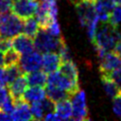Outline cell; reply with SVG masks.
<instances>
[{"mask_svg": "<svg viewBox=\"0 0 121 121\" xmlns=\"http://www.w3.org/2000/svg\"><path fill=\"white\" fill-rule=\"evenodd\" d=\"M43 119L44 120H47V121H58L60 120V118L58 117V115L55 113V112H46L43 116Z\"/></svg>", "mask_w": 121, "mask_h": 121, "instance_id": "1f68e13d", "label": "cell"}, {"mask_svg": "<svg viewBox=\"0 0 121 121\" xmlns=\"http://www.w3.org/2000/svg\"><path fill=\"white\" fill-rule=\"evenodd\" d=\"M11 48V39L9 38H0V50L6 52Z\"/></svg>", "mask_w": 121, "mask_h": 121, "instance_id": "f1b7e54d", "label": "cell"}, {"mask_svg": "<svg viewBox=\"0 0 121 121\" xmlns=\"http://www.w3.org/2000/svg\"><path fill=\"white\" fill-rule=\"evenodd\" d=\"M4 70H5V79H6V84L7 85H9L18 76H20L22 74V70L19 67L18 63L7 65Z\"/></svg>", "mask_w": 121, "mask_h": 121, "instance_id": "44dd1931", "label": "cell"}, {"mask_svg": "<svg viewBox=\"0 0 121 121\" xmlns=\"http://www.w3.org/2000/svg\"><path fill=\"white\" fill-rule=\"evenodd\" d=\"M102 83L105 93L110 98H113L117 95L120 94V88L117 86V84L111 78L109 75L102 74Z\"/></svg>", "mask_w": 121, "mask_h": 121, "instance_id": "d6986e66", "label": "cell"}, {"mask_svg": "<svg viewBox=\"0 0 121 121\" xmlns=\"http://www.w3.org/2000/svg\"><path fill=\"white\" fill-rule=\"evenodd\" d=\"M100 72L101 74H110L112 71L121 67V57L116 55L113 51L106 52L101 58Z\"/></svg>", "mask_w": 121, "mask_h": 121, "instance_id": "9c48e42d", "label": "cell"}, {"mask_svg": "<svg viewBox=\"0 0 121 121\" xmlns=\"http://www.w3.org/2000/svg\"><path fill=\"white\" fill-rule=\"evenodd\" d=\"M21 18L14 13H0V38H13L23 31Z\"/></svg>", "mask_w": 121, "mask_h": 121, "instance_id": "3957f363", "label": "cell"}, {"mask_svg": "<svg viewBox=\"0 0 121 121\" xmlns=\"http://www.w3.org/2000/svg\"><path fill=\"white\" fill-rule=\"evenodd\" d=\"M112 111L113 113L121 118V95H117L112 98Z\"/></svg>", "mask_w": 121, "mask_h": 121, "instance_id": "4316f807", "label": "cell"}, {"mask_svg": "<svg viewBox=\"0 0 121 121\" xmlns=\"http://www.w3.org/2000/svg\"><path fill=\"white\" fill-rule=\"evenodd\" d=\"M48 74L49 75L47 76L46 84L57 86L60 89L68 92L70 94V95L79 89V86L78 83H75L72 80H70L68 78H66L64 75H62L59 69L54 72L48 73Z\"/></svg>", "mask_w": 121, "mask_h": 121, "instance_id": "8992f818", "label": "cell"}, {"mask_svg": "<svg viewBox=\"0 0 121 121\" xmlns=\"http://www.w3.org/2000/svg\"><path fill=\"white\" fill-rule=\"evenodd\" d=\"M112 51H113L116 55H118L119 57H121V41H119V42L116 43V44L114 45Z\"/></svg>", "mask_w": 121, "mask_h": 121, "instance_id": "836d02e7", "label": "cell"}, {"mask_svg": "<svg viewBox=\"0 0 121 121\" xmlns=\"http://www.w3.org/2000/svg\"><path fill=\"white\" fill-rule=\"evenodd\" d=\"M11 1H14V0H11Z\"/></svg>", "mask_w": 121, "mask_h": 121, "instance_id": "60d3db41", "label": "cell"}, {"mask_svg": "<svg viewBox=\"0 0 121 121\" xmlns=\"http://www.w3.org/2000/svg\"><path fill=\"white\" fill-rule=\"evenodd\" d=\"M18 65L22 72L30 73L41 69L42 67V55L39 51H30L28 53L23 54L18 61Z\"/></svg>", "mask_w": 121, "mask_h": 121, "instance_id": "52a82bcc", "label": "cell"}, {"mask_svg": "<svg viewBox=\"0 0 121 121\" xmlns=\"http://www.w3.org/2000/svg\"><path fill=\"white\" fill-rule=\"evenodd\" d=\"M39 28H40V26H39L37 20L32 18V17H29V18L26 19V21L23 24L24 34L27 35L30 38H34L35 37V35L39 31Z\"/></svg>", "mask_w": 121, "mask_h": 121, "instance_id": "ffe728a7", "label": "cell"}, {"mask_svg": "<svg viewBox=\"0 0 121 121\" xmlns=\"http://www.w3.org/2000/svg\"><path fill=\"white\" fill-rule=\"evenodd\" d=\"M72 105V119L81 121L89 118L86 104V95L83 90L78 89L70 95Z\"/></svg>", "mask_w": 121, "mask_h": 121, "instance_id": "277c9868", "label": "cell"}, {"mask_svg": "<svg viewBox=\"0 0 121 121\" xmlns=\"http://www.w3.org/2000/svg\"><path fill=\"white\" fill-rule=\"evenodd\" d=\"M45 90V95L46 97H48L49 99H51L53 102H58L60 100L65 99V98H69L70 97V94L57 86L54 85H50L47 84Z\"/></svg>", "mask_w": 121, "mask_h": 121, "instance_id": "e0dca14e", "label": "cell"}, {"mask_svg": "<svg viewBox=\"0 0 121 121\" xmlns=\"http://www.w3.org/2000/svg\"><path fill=\"white\" fill-rule=\"evenodd\" d=\"M30 112H31L32 119H35V120L43 119V116L45 114L44 109H43L41 101L31 103V105H30Z\"/></svg>", "mask_w": 121, "mask_h": 121, "instance_id": "603a6c76", "label": "cell"}, {"mask_svg": "<svg viewBox=\"0 0 121 121\" xmlns=\"http://www.w3.org/2000/svg\"><path fill=\"white\" fill-rule=\"evenodd\" d=\"M59 70L62 75H64L70 80L78 84V71L77 65L71 60L66 61H61Z\"/></svg>", "mask_w": 121, "mask_h": 121, "instance_id": "2e32d148", "label": "cell"}, {"mask_svg": "<svg viewBox=\"0 0 121 121\" xmlns=\"http://www.w3.org/2000/svg\"><path fill=\"white\" fill-rule=\"evenodd\" d=\"M20 59V54L16 52L12 47L6 52H4V60H5V66L10 65V64H16L18 63Z\"/></svg>", "mask_w": 121, "mask_h": 121, "instance_id": "cb8c5ba5", "label": "cell"}, {"mask_svg": "<svg viewBox=\"0 0 121 121\" xmlns=\"http://www.w3.org/2000/svg\"><path fill=\"white\" fill-rule=\"evenodd\" d=\"M11 0H0V13L9 12L11 9Z\"/></svg>", "mask_w": 121, "mask_h": 121, "instance_id": "f546056e", "label": "cell"}, {"mask_svg": "<svg viewBox=\"0 0 121 121\" xmlns=\"http://www.w3.org/2000/svg\"><path fill=\"white\" fill-rule=\"evenodd\" d=\"M58 54L60 55V59H61V61H66V60H71V54H70V51H69V48L68 46L66 45L65 43H63L60 47L59 48L58 50Z\"/></svg>", "mask_w": 121, "mask_h": 121, "instance_id": "484cf974", "label": "cell"}, {"mask_svg": "<svg viewBox=\"0 0 121 121\" xmlns=\"http://www.w3.org/2000/svg\"><path fill=\"white\" fill-rule=\"evenodd\" d=\"M87 1H90V2H95L96 0H87Z\"/></svg>", "mask_w": 121, "mask_h": 121, "instance_id": "74e56055", "label": "cell"}, {"mask_svg": "<svg viewBox=\"0 0 121 121\" xmlns=\"http://www.w3.org/2000/svg\"><path fill=\"white\" fill-rule=\"evenodd\" d=\"M11 47L20 55L28 53L34 49L32 38L26 34H18L11 38Z\"/></svg>", "mask_w": 121, "mask_h": 121, "instance_id": "30bf717a", "label": "cell"}, {"mask_svg": "<svg viewBox=\"0 0 121 121\" xmlns=\"http://www.w3.org/2000/svg\"><path fill=\"white\" fill-rule=\"evenodd\" d=\"M9 95V90L5 87V85H0V105L7 99Z\"/></svg>", "mask_w": 121, "mask_h": 121, "instance_id": "4dcf8cb0", "label": "cell"}, {"mask_svg": "<svg viewBox=\"0 0 121 121\" xmlns=\"http://www.w3.org/2000/svg\"><path fill=\"white\" fill-rule=\"evenodd\" d=\"M72 1H73V2H74V4H75V3H76V2H78V0H72Z\"/></svg>", "mask_w": 121, "mask_h": 121, "instance_id": "f35d334b", "label": "cell"}, {"mask_svg": "<svg viewBox=\"0 0 121 121\" xmlns=\"http://www.w3.org/2000/svg\"><path fill=\"white\" fill-rule=\"evenodd\" d=\"M63 43L65 42L61 36H54L43 28H41V30L39 29L38 33L34 37L33 42L34 48L40 53L56 52Z\"/></svg>", "mask_w": 121, "mask_h": 121, "instance_id": "7a4b0ae2", "label": "cell"}, {"mask_svg": "<svg viewBox=\"0 0 121 121\" xmlns=\"http://www.w3.org/2000/svg\"><path fill=\"white\" fill-rule=\"evenodd\" d=\"M75 6L79 22L83 26H86L87 24L97 18L95 9V2H90L87 0H78L75 3Z\"/></svg>", "mask_w": 121, "mask_h": 121, "instance_id": "ba28073f", "label": "cell"}, {"mask_svg": "<svg viewBox=\"0 0 121 121\" xmlns=\"http://www.w3.org/2000/svg\"><path fill=\"white\" fill-rule=\"evenodd\" d=\"M26 76L27 83L30 86H44L46 84L47 76L43 70L41 71L39 69L30 73H26Z\"/></svg>", "mask_w": 121, "mask_h": 121, "instance_id": "ac0fdd59", "label": "cell"}, {"mask_svg": "<svg viewBox=\"0 0 121 121\" xmlns=\"http://www.w3.org/2000/svg\"><path fill=\"white\" fill-rule=\"evenodd\" d=\"M115 1V4H118V5H121V0H114Z\"/></svg>", "mask_w": 121, "mask_h": 121, "instance_id": "8d00e7d4", "label": "cell"}, {"mask_svg": "<svg viewBox=\"0 0 121 121\" xmlns=\"http://www.w3.org/2000/svg\"><path fill=\"white\" fill-rule=\"evenodd\" d=\"M109 23L119 29L121 26V5L114 6L110 12Z\"/></svg>", "mask_w": 121, "mask_h": 121, "instance_id": "7402d4cb", "label": "cell"}, {"mask_svg": "<svg viewBox=\"0 0 121 121\" xmlns=\"http://www.w3.org/2000/svg\"><path fill=\"white\" fill-rule=\"evenodd\" d=\"M44 29L47 32H49L50 34L54 35V36H57V37L61 36L60 35V25L58 23V20H52V21H50V23L48 24V26Z\"/></svg>", "mask_w": 121, "mask_h": 121, "instance_id": "d4e9b609", "label": "cell"}, {"mask_svg": "<svg viewBox=\"0 0 121 121\" xmlns=\"http://www.w3.org/2000/svg\"><path fill=\"white\" fill-rule=\"evenodd\" d=\"M60 63L61 59L56 52H46L42 56V68L45 73H51L58 70Z\"/></svg>", "mask_w": 121, "mask_h": 121, "instance_id": "4fadbf2b", "label": "cell"}, {"mask_svg": "<svg viewBox=\"0 0 121 121\" xmlns=\"http://www.w3.org/2000/svg\"><path fill=\"white\" fill-rule=\"evenodd\" d=\"M105 75H109L111 77V78L117 84V86L121 90V67L116 69V70H114V71H112L110 74H105Z\"/></svg>", "mask_w": 121, "mask_h": 121, "instance_id": "83f0119b", "label": "cell"}, {"mask_svg": "<svg viewBox=\"0 0 121 121\" xmlns=\"http://www.w3.org/2000/svg\"><path fill=\"white\" fill-rule=\"evenodd\" d=\"M0 85H7L6 79H5V70L0 66Z\"/></svg>", "mask_w": 121, "mask_h": 121, "instance_id": "e575fe53", "label": "cell"}, {"mask_svg": "<svg viewBox=\"0 0 121 121\" xmlns=\"http://www.w3.org/2000/svg\"><path fill=\"white\" fill-rule=\"evenodd\" d=\"M54 112L60 120H67L72 118V105L68 98L60 100L55 103Z\"/></svg>", "mask_w": 121, "mask_h": 121, "instance_id": "9a60e30c", "label": "cell"}, {"mask_svg": "<svg viewBox=\"0 0 121 121\" xmlns=\"http://www.w3.org/2000/svg\"><path fill=\"white\" fill-rule=\"evenodd\" d=\"M9 115H10L11 120L27 121V120L32 119V115H31V112H30V106L23 98L15 101L14 109L10 112Z\"/></svg>", "mask_w": 121, "mask_h": 121, "instance_id": "7c38bea8", "label": "cell"}, {"mask_svg": "<svg viewBox=\"0 0 121 121\" xmlns=\"http://www.w3.org/2000/svg\"><path fill=\"white\" fill-rule=\"evenodd\" d=\"M102 24L103 25L97 28L93 41L99 58L106 52L112 50L116 43L121 41V32L117 27L113 26L109 22Z\"/></svg>", "mask_w": 121, "mask_h": 121, "instance_id": "6da1fadb", "label": "cell"}, {"mask_svg": "<svg viewBox=\"0 0 121 121\" xmlns=\"http://www.w3.org/2000/svg\"><path fill=\"white\" fill-rule=\"evenodd\" d=\"M27 85L28 83H27L26 76L24 74L18 76L12 82L9 84V94L14 101L22 99Z\"/></svg>", "mask_w": 121, "mask_h": 121, "instance_id": "8fae6325", "label": "cell"}, {"mask_svg": "<svg viewBox=\"0 0 121 121\" xmlns=\"http://www.w3.org/2000/svg\"><path fill=\"white\" fill-rule=\"evenodd\" d=\"M39 5V0H14L10 10L22 20H26L35 14Z\"/></svg>", "mask_w": 121, "mask_h": 121, "instance_id": "5b68a950", "label": "cell"}, {"mask_svg": "<svg viewBox=\"0 0 121 121\" xmlns=\"http://www.w3.org/2000/svg\"><path fill=\"white\" fill-rule=\"evenodd\" d=\"M6 120H11L10 115L0 109V121H6Z\"/></svg>", "mask_w": 121, "mask_h": 121, "instance_id": "d6a6232c", "label": "cell"}, {"mask_svg": "<svg viewBox=\"0 0 121 121\" xmlns=\"http://www.w3.org/2000/svg\"><path fill=\"white\" fill-rule=\"evenodd\" d=\"M45 96V90L43 86H30L28 89H26L22 98L27 103H33L43 100Z\"/></svg>", "mask_w": 121, "mask_h": 121, "instance_id": "5bb4252c", "label": "cell"}, {"mask_svg": "<svg viewBox=\"0 0 121 121\" xmlns=\"http://www.w3.org/2000/svg\"><path fill=\"white\" fill-rule=\"evenodd\" d=\"M5 65V60H4V52L0 50V66Z\"/></svg>", "mask_w": 121, "mask_h": 121, "instance_id": "d590c367", "label": "cell"}, {"mask_svg": "<svg viewBox=\"0 0 121 121\" xmlns=\"http://www.w3.org/2000/svg\"><path fill=\"white\" fill-rule=\"evenodd\" d=\"M120 95H121V90H120Z\"/></svg>", "mask_w": 121, "mask_h": 121, "instance_id": "ab89813d", "label": "cell"}]
</instances>
